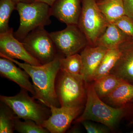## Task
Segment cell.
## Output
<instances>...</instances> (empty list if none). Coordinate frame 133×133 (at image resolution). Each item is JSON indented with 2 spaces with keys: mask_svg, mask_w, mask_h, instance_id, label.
<instances>
[{
  "mask_svg": "<svg viewBox=\"0 0 133 133\" xmlns=\"http://www.w3.org/2000/svg\"><path fill=\"white\" fill-rule=\"evenodd\" d=\"M62 57L63 56L59 54L52 62L38 66L21 63L7 57H1L11 60L28 74L35 91L33 97L50 108L51 105L59 107L60 105L56 92V82L60 70L59 59Z\"/></svg>",
  "mask_w": 133,
  "mask_h": 133,
  "instance_id": "6da1fadb",
  "label": "cell"
},
{
  "mask_svg": "<svg viewBox=\"0 0 133 133\" xmlns=\"http://www.w3.org/2000/svg\"><path fill=\"white\" fill-rule=\"evenodd\" d=\"M85 85L87 97L85 108L82 115L75 120L74 123L90 121L101 123L110 130H114L127 114L126 105L117 108L108 105L96 94L92 83L86 82Z\"/></svg>",
  "mask_w": 133,
  "mask_h": 133,
  "instance_id": "7a4b0ae2",
  "label": "cell"
},
{
  "mask_svg": "<svg viewBox=\"0 0 133 133\" xmlns=\"http://www.w3.org/2000/svg\"><path fill=\"white\" fill-rule=\"evenodd\" d=\"M56 82V90L60 107L84 106L87 97L86 82L81 74L59 70Z\"/></svg>",
  "mask_w": 133,
  "mask_h": 133,
  "instance_id": "3957f363",
  "label": "cell"
},
{
  "mask_svg": "<svg viewBox=\"0 0 133 133\" xmlns=\"http://www.w3.org/2000/svg\"><path fill=\"white\" fill-rule=\"evenodd\" d=\"M16 10L20 16V25L14 35L21 42L31 31L37 28L51 23V7L44 3H18Z\"/></svg>",
  "mask_w": 133,
  "mask_h": 133,
  "instance_id": "277c9868",
  "label": "cell"
},
{
  "mask_svg": "<svg viewBox=\"0 0 133 133\" xmlns=\"http://www.w3.org/2000/svg\"><path fill=\"white\" fill-rule=\"evenodd\" d=\"M109 24L95 0H83L78 25L86 37L88 45L95 46Z\"/></svg>",
  "mask_w": 133,
  "mask_h": 133,
  "instance_id": "5b68a950",
  "label": "cell"
},
{
  "mask_svg": "<svg viewBox=\"0 0 133 133\" xmlns=\"http://www.w3.org/2000/svg\"><path fill=\"white\" fill-rule=\"evenodd\" d=\"M28 91L22 89L14 96H0L1 102L6 105L19 118L30 119L42 125L49 118L46 109L35 101L28 94Z\"/></svg>",
  "mask_w": 133,
  "mask_h": 133,
  "instance_id": "8992f818",
  "label": "cell"
},
{
  "mask_svg": "<svg viewBox=\"0 0 133 133\" xmlns=\"http://www.w3.org/2000/svg\"><path fill=\"white\" fill-rule=\"evenodd\" d=\"M22 42L29 53L42 65L52 62L59 55L50 33L44 27L33 30Z\"/></svg>",
  "mask_w": 133,
  "mask_h": 133,
  "instance_id": "52a82bcc",
  "label": "cell"
},
{
  "mask_svg": "<svg viewBox=\"0 0 133 133\" xmlns=\"http://www.w3.org/2000/svg\"><path fill=\"white\" fill-rule=\"evenodd\" d=\"M58 54L67 57L78 53L88 44L78 24H67L65 28L50 33Z\"/></svg>",
  "mask_w": 133,
  "mask_h": 133,
  "instance_id": "ba28073f",
  "label": "cell"
},
{
  "mask_svg": "<svg viewBox=\"0 0 133 133\" xmlns=\"http://www.w3.org/2000/svg\"><path fill=\"white\" fill-rule=\"evenodd\" d=\"M83 107L84 106L66 107L51 106V115L42 125L50 133H64L73 120L81 113Z\"/></svg>",
  "mask_w": 133,
  "mask_h": 133,
  "instance_id": "9c48e42d",
  "label": "cell"
},
{
  "mask_svg": "<svg viewBox=\"0 0 133 133\" xmlns=\"http://www.w3.org/2000/svg\"><path fill=\"white\" fill-rule=\"evenodd\" d=\"M0 56L20 59L32 65H42L27 51L23 43L15 37L12 28L0 33Z\"/></svg>",
  "mask_w": 133,
  "mask_h": 133,
  "instance_id": "30bf717a",
  "label": "cell"
},
{
  "mask_svg": "<svg viewBox=\"0 0 133 133\" xmlns=\"http://www.w3.org/2000/svg\"><path fill=\"white\" fill-rule=\"evenodd\" d=\"M118 49L119 57L110 73L133 84V38L129 37Z\"/></svg>",
  "mask_w": 133,
  "mask_h": 133,
  "instance_id": "8fae6325",
  "label": "cell"
},
{
  "mask_svg": "<svg viewBox=\"0 0 133 133\" xmlns=\"http://www.w3.org/2000/svg\"><path fill=\"white\" fill-rule=\"evenodd\" d=\"M81 10L80 0H56L51 7V16L66 25H78Z\"/></svg>",
  "mask_w": 133,
  "mask_h": 133,
  "instance_id": "7c38bea8",
  "label": "cell"
},
{
  "mask_svg": "<svg viewBox=\"0 0 133 133\" xmlns=\"http://www.w3.org/2000/svg\"><path fill=\"white\" fill-rule=\"evenodd\" d=\"M11 60L1 57L0 58V74L3 77L15 82L22 89L35 95L34 86L29 80L30 76L24 70L17 67Z\"/></svg>",
  "mask_w": 133,
  "mask_h": 133,
  "instance_id": "4fadbf2b",
  "label": "cell"
},
{
  "mask_svg": "<svg viewBox=\"0 0 133 133\" xmlns=\"http://www.w3.org/2000/svg\"><path fill=\"white\" fill-rule=\"evenodd\" d=\"M107 50L102 46H92L88 44L82 50L80 54L82 61L81 75L86 82L90 83Z\"/></svg>",
  "mask_w": 133,
  "mask_h": 133,
  "instance_id": "5bb4252c",
  "label": "cell"
},
{
  "mask_svg": "<svg viewBox=\"0 0 133 133\" xmlns=\"http://www.w3.org/2000/svg\"><path fill=\"white\" fill-rule=\"evenodd\" d=\"M129 37L114 23H109L104 32L98 39L95 46H102L107 49H118Z\"/></svg>",
  "mask_w": 133,
  "mask_h": 133,
  "instance_id": "9a60e30c",
  "label": "cell"
},
{
  "mask_svg": "<svg viewBox=\"0 0 133 133\" xmlns=\"http://www.w3.org/2000/svg\"><path fill=\"white\" fill-rule=\"evenodd\" d=\"M109 104L115 107L126 105L133 99V84L124 80L107 97L104 98Z\"/></svg>",
  "mask_w": 133,
  "mask_h": 133,
  "instance_id": "2e32d148",
  "label": "cell"
},
{
  "mask_svg": "<svg viewBox=\"0 0 133 133\" xmlns=\"http://www.w3.org/2000/svg\"><path fill=\"white\" fill-rule=\"evenodd\" d=\"M97 5L109 23H114L125 15L123 0H103Z\"/></svg>",
  "mask_w": 133,
  "mask_h": 133,
  "instance_id": "e0dca14e",
  "label": "cell"
},
{
  "mask_svg": "<svg viewBox=\"0 0 133 133\" xmlns=\"http://www.w3.org/2000/svg\"><path fill=\"white\" fill-rule=\"evenodd\" d=\"M120 55L118 48L108 49L97 68L91 78L90 83L110 73Z\"/></svg>",
  "mask_w": 133,
  "mask_h": 133,
  "instance_id": "ac0fdd59",
  "label": "cell"
},
{
  "mask_svg": "<svg viewBox=\"0 0 133 133\" xmlns=\"http://www.w3.org/2000/svg\"><path fill=\"white\" fill-rule=\"evenodd\" d=\"M122 81L109 73L93 81L92 83L95 92L101 99L109 95Z\"/></svg>",
  "mask_w": 133,
  "mask_h": 133,
  "instance_id": "d6986e66",
  "label": "cell"
},
{
  "mask_svg": "<svg viewBox=\"0 0 133 133\" xmlns=\"http://www.w3.org/2000/svg\"><path fill=\"white\" fill-rule=\"evenodd\" d=\"M0 108V133H13L16 116L11 108L1 102Z\"/></svg>",
  "mask_w": 133,
  "mask_h": 133,
  "instance_id": "ffe728a7",
  "label": "cell"
},
{
  "mask_svg": "<svg viewBox=\"0 0 133 133\" xmlns=\"http://www.w3.org/2000/svg\"><path fill=\"white\" fill-rule=\"evenodd\" d=\"M60 70L71 74H81L82 61L78 53L64 57L59 59Z\"/></svg>",
  "mask_w": 133,
  "mask_h": 133,
  "instance_id": "44dd1931",
  "label": "cell"
},
{
  "mask_svg": "<svg viewBox=\"0 0 133 133\" xmlns=\"http://www.w3.org/2000/svg\"><path fill=\"white\" fill-rule=\"evenodd\" d=\"M16 3L13 0L0 1V33L10 29L9 21L12 12L16 9Z\"/></svg>",
  "mask_w": 133,
  "mask_h": 133,
  "instance_id": "7402d4cb",
  "label": "cell"
},
{
  "mask_svg": "<svg viewBox=\"0 0 133 133\" xmlns=\"http://www.w3.org/2000/svg\"><path fill=\"white\" fill-rule=\"evenodd\" d=\"M16 116L15 119V130L21 133H48L49 132L42 125L30 119L22 121Z\"/></svg>",
  "mask_w": 133,
  "mask_h": 133,
  "instance_id": "603a6c76",
  "label": "cell"
},
{
  "mask_svg": "<svg viewBox=\"0 0 133 133\" xmlns=\"http://www.w3.org/2000/svg\"><path fill=\"white\" fill-rule=\"evenodd\" d=\"M114 23L129 37L133 38V21L129 17L125 15Z\"/></svg>",
  "mask_w": 133,
  "mask_h": 133,
  "instance_id": "cb8c5ba5",
  "label": "cell"
},
{
  "mask_svg": "<svg viewBox=\"0 0 133 133\" xmlns=\"http://www.w3.org/2000/svg\"><path fill=\"white\" fill-rule=\"evenodd\" d=\"M88 133H107L111 131L107 126H101L90 121H85L81 122Z\"/></svg>",
  "mask_w": 133,
  "mask_h": 133,
  "instance_id": "d4e9b609",
  "label": "cell"
},
{
  "mask_svg": "<svg viewBox=\"0 0 133 133\" xmlns=\"http://www.w3.org/2000/svg\"><path fill=\"white\" fill-rule=\"evenodd\" d=\"M126 15L133 21V0H123Z\"/></svg>",
  "mask_w": 133,
  "mask_h": 133,
  "instance_id": "484cf974",
  "label": "cell"
},
{
  "mask_svg": "<svg viewBox=\"0 0 133 133\" xmlns=\"http://www.w3.org/2000/svg\"><path fill=\"white\" fill-rule=\"evenodd\" d=\"M56 0H36L35 2L44 3L51 7Z\"/></svg>",
  "mask_w": 133,
  "mask_h": 133,
  "instance_id": "4316f807",
  "label": "cell"
},
{
  "mask_svg": "<svg viewBox=\"0 0 133 133\" xmlns=\"http://www.w3.org/2000/svg\"><path fill=\"white\" fill-rule=\"evenodd\" d=\"M16 3H32L35 2L36 0H13Z\"/></svg>",
  "mask_w": 133,
  "mask_h": 133,
  "instance_id": "83f0119b",
  "label": "cell"
},
{
  "mask_svg": "<svg viewBox=\"0 0 133 133\" xmlns=\"http://www.w3.org/2000/svg\"><path fill=\"white\" fill-rule=\"evenodd\" d=\"M131 102H133V99H132V101H131ZM130 124H133V119L131 121V122H130Z\"/></svg>",
  "mask_w": 133,
  "mask_h": 133,
  "instance_id": "f1b7e54d",
  "label": "cell"
},
{
  "mask_svg": "<svg viewBox=\"0 0 133 133\" xmlns=\"http://www.w3.org/2000/svg\"><path fill=\"white\" fill-rule=\"evenodd\" d=\"M130 133H133V131H131V132Z\"/></svg>",
  "mask_w": 133,
  "mask_h": 133,
  "instance_id": "f546056e",
  "label": "cell"
}]
</instances>
